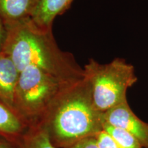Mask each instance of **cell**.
<instances>
[{
  "instance_id": "obj_9",
  "label": "cell",
  "mask_w": 148,
  "mask_h": 148,
  "mask_svg": "<svg viewBox=\"0 0 148 148\" xmlns=\"http://www.w3.org/2000/svg\"><path fill=\"white\" fill-rule=\"evenodd\" d=\"M40 0H0V17L5 23L31 17Z\"/></svg>"
},
{
  "instance_id": "obj_4",
  "label": "cell",
  "mask_w": 148,
  "mask_h": 148,
  "mask_svg": "<svg viewBox=\"0 0 148 148\" xmlns=\"http://www.w3.org/2000/svg\"><path fill=\"white\" fill-rule=\"evenodd\" d=\"M38 68L20 71L14 95V109L29 125L39 123L61 90L69 83Z\"/></svg>"
},
{
  "instance_id": "obj_11",
  "label": "cell",
  "mask_w": 148,
  "mask_h": 148,
  "mask_svg": "<svg viewBox=\"0 0 148 148\" xmlns=\"http://www.w3.org/2000/svg\"><path fill=\"white\" fill-rule=\"evenodd\" d=\"M103 130L113 138L120 148H143L132 134L124 130L103 123Z\"/></svg>"
},
{
  "instance_id": "obj_1",
  "label": "cell",
  "mask_w": 148,
  "mask_h": 148,
  "mask_svg": "<svg viewBox=\"0 0 148 148\" xmlns=\"http://www.w3.org/2000/svg\"><path fill=\"white\" fill-rule=\"evenodd\" d=\"M5 23L8 37L3 52L19 71L34 66L66 82L84 79V69L71 53L59 48L52 28L40 26L31 17Z\"/></svg>"
},
{
  "instance_id": "obj_6",
  "label": "cell",
  "mask_w": 148,
  "mask_h": 148,
  "mask_svg": "<svg viewBox=\"0 0 148 148\" xmlns=\"http://www.w3.org/2000/svg\"><path fill=\"white\" fill-rule=\"evenodd\" d=\"M19 70L9 56L0 54V102L14 109V95ZM16 111V110H15Z\"/></svg>"
},
{
  "instance_id": "obj_8",
  "label": "cell",
  "mask_w": 148,
  "mask_h": 148,
  "mask_svg": "<svg viewBox=\"0 0 148 148\" xmlns=\"http://www.w3.org/2000/svg\"><path fill=\"white\" fill-rule=\"evenodd\" d=\"M73 0H40L32 19L40 26L52 28L54 19L69 8Z\"/></svg>"
},
{
  "instance_id": "obj_2",
  "label": "cell",
  "mask_w": 148,
  "mask_h": 148,
  "mask_svg": "<svg viewBox=\"0 0 148 148\" xmlns=\"http://www.w3.org/2000/svg\"><path fill=\"white\" fill-rule=\"evenodd\" d=\"M39 123L58 148H70L103 130V114L94 106L84 77L61 90Z\"/></svg>"
},
{
  "instance_id": "obj_15",
  "label": "cell",
  "mask_w": 148,
  "mask_h": 148,
  "mask_svg": "<svg viewBox=\"0 0 148 148\" xmlns=\"http://www.w3.org/2000/svg\"><path fill=\"white\" fill-rule=\"evenodd\" d=\"M0 148H6V147H5V146H3L1 143H0Z\"/></svg>"
},
{
  "instance_id": "obj_10",
  "label": "cell",
  "mask_w": 148,
  "mask_h": 148,
  "mask_svg": "<svg viewBox=\"0 0 148 148\" xmlns=\"http://www.w3.org/2000/svg\"><path fill=\"white\" fill-rule=\"evenodd\" d=\"M16 145L18 148H58L51 143L47 131L39 123L31 125Z\"/></svg>"
},
{
  "instance_id": "obj_13",
  "label": "cell",
  "mask_w": 148,
  "mask_h": 148,
  "mask_svg": "<svg viewBox=\"0 0 148 148\" xmlns=\"http://www.w3.org/2000/svg\"><path fill=\"white\" fill-rule=\"evenodd\" d=\"M8 37V29L5 22L0 17V54L4 51Z\"/></svg>"
},
{
  "instance_id": "obj_12",
  "label": "cell",
  "mask_w": 148,
  "mask_h": 148,
  "mask_svg": "<svg viewBox=\"0 0 148 148\" xmlns=\"http://www.w3.org/2000/svg\"><path fill=\"white\" fill-rule=\"evenodd\" d=\"M99 148H120L106 131L103 130L95 136Z\"/></svg>"
},
{
  "instance_id": "obj_14",
  "label": "cell",
  "mask_w": 148,
  "mask_h": 148,
  "mask_svg": "<svg viewBox=\"0 0 148 148\" xmlns=\"http://www.w3.org/2000/svg\"><path fill=\"white\" fill-rule=\"evenodd\" d=\"M70 148H99L95 136L81 140Z\"/></svg>"
},
{
  "instance_id": "obj_7",
  "label": "cell",
  "mask_w": 148,
  "mask_h": 148,
  "mask_svg": "<svg viewBox=\"0 0 148 148\" xmlns=\"http://www.w3.org/2000/svg\"><path fill=\"white\" fill-rule=\"evenodd\" d=\"M29 126L17 112L0 102V134L16 145Z\"/></svg>"
},
{
  "instance_id": "obj_3",
  "label": "cell",
  "mask_w": 148,
  "mask_h": 148,
  "mask_svg": "<svg viewBox=\"0 0 148 148\" xmlns=\"http://www.w3.org/2000/svg\"><path fill=\"white\" fill-rule=\"evenodd\" d=\"M83 69L94 106L102 114L127 101V89L137 82L134 66L122 58L106 64L90 58Z\"/></svg>"
},
{
  "instance_id": "obj_5",
  "label": "cell",
  "mask_w": 148,
  "mask_h": 148,
  "mask_svg": "<svg viewBox=\"0 0 148 148\" xmlns=\"http://www.w3.org/2000/svg\"><path fill=\"white\" fill-rule=\"evenodd\" d=\"M103 122L127 131L143 148H148V123L135 114L127 100L103 113Z\"/></svg>"
}]
</instances>
